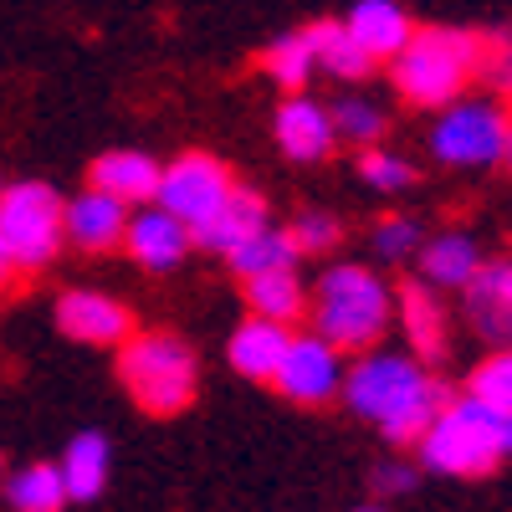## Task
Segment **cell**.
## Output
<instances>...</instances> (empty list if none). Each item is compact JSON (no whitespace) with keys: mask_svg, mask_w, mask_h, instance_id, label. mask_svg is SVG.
I'll use <instances>...</instances> for the list:
<instances>
[{"mask_svg":"<svg viewBox=\"0 0 512 512\" xmlns=\"http://www.w3.org/2000/svg\"><path fill=\"white\" fill-rule=\"evenodd\" d=\"M344 400L390 446H415L425 425L451 405V390L410 354H369L344 374Z\"/></svg>","mask_w":512,"mask_h":512,"instance_id":"obj_1","label":"cell"},{"mask_svg":"<svg viewBox=\"0 0 512 512\" xmlns=\"http://www.w3.org/2000/svg\"><path fill=\"white\" fill-rule=\"evenodd\" d=\"M313 328L323 338H333L344 354H359V349H374L384 333L395 323V292L379 272L359 267V262H338L318 277L313 287Z\"/></svg>","mask_w":512,"mask_h":512,"instance_id":"obj_2","label":"cell"},{"mask_svg":"<svg viewBox=\"0 0 512 512\" xmlns=\"http://www.w3.org/2000/svg\"><path fill=\"white\" fill-rule=\"evenodd\" d=\"M395 88L415 108H446L466 93V82L482 77V41L472 31H415L405 47L390 57Z\"/></svg>","mask_w":512,"mask_h":512,"instance_id":"obj_3","label":"cell"},{"mask_svg":"<svg viewBox=\"0 0 512 512\" xmlns=\"http://www.w3.org/2000/svg\"><path fill=\"white\" fill-rule=\"evenodd\" d=\"M118 379L144 415H180L195 400L200 364L175 333H128L118 344Z\"/></svg>","mask_w":512,"mask_h":512,"instance_id":"obj_4","label":"cell"},{"mask_svg":"<svg viewBox=\"0 0 512 512\" xmlns=\"http://www.w3.org/2000/svg\"><path fill=\"white\" fill-rule=\"evenodd\" d=\"M415 446H420L425 472H441V477H492L497 461H507L497 436L487 431V420L477 415L472 390L451 395V405L425 425V436Z\"/></svg>","mask_w":512,"mask_h":512,"instance_id":"obj_5","label":"cell"},{"mask_svg":"<svg viewBox=\"0 0 512 512\" xmlns=\"http://www.w3.org/2000/svg\"><path fill=\"white\" fill-rule=\"evenodd\" d=\"M62 195L41 180H21L0 190V241L16 272H47L62 251Z\"/></svg>","mask_w":512,"mask_h":512,"instance_id":"obj_6","label":"cell"},{"mask_svg":"<svg viewBox=\"0 0 512 512\" xmlns=\"http://www.w3.org/2000/svg\"><path fill=\"white\" fill-rule=\"evenodd\" d=\"M507 149V108L487 98H456L431 123V154L451 169H487Z\"/></svg>","mask_w":512,"mask_h":512,"instance_id":"obj_7","label":"cell"},{"mask_svg":"<svg viewBox=\"0 0 512 512\" xmlns=\"http://www.w3.org/2000/svg\"><path fill=\"white\" fill-rule=\"evenodd\" d=\"M272 384L292 405H328V400L344 395V349H338L333 338H323L318 328L292 333V344H287Z\"/></svg>","mask_w":512,"mask_h":512,"instance_id":"obj_8","label":"cell"},{"mask_svg":"<svg viewBox=\"0 0 512 512\" xmlns=\"http://www.w3.org/2000/svg\"><path fill=\"white\" fill-rule=\"evenodd\" d=\"M231 169L216 159V154H180V159H169L164 169H159V190H154V200L164 205V210H175V216L195 231L210 210H216L226 195H231Z\"/></svg>","mask_w":512,"mask_h":512,"instance_id":"obj_9","label":"cell"},{"mask_svg":"<svg viewBox=\"0 0 512 512\" xmlns=\"http://www.w3.org/2000/svg\"><path fill=\"white\" fill-rule=\"evenodd\" d=\"M123 246H128V256H134L144 272H175L185 262V251L195 246V231L175 216V210H164L159 200H149V205H139L134 216H128Z\"/></svg>","mask_w":512,"mask_h":512,"instance_id":"obj_10","label":"cell"},{"mask_svg":"<svg viewBox=\"0 0 512 512\" xmlns=\"http://www.w3.org/2000/svg\"><path fill=\"white\" fill-rule=\"evenodd\" d=\"M57 328L67 338H77V344H123L128 333H134V313H128L118 297L108 292H88V287H72L57 297Z\"/></svg>","mask_w":512,"mask_h":512,"instance_id":"obj_11","label":"cell"},{"mask_svg":"<svg viewBox=\"0 0 512 512\" xmlns=\"http://www.w3.org/2000/svg\"><path fill=\"white\" fill-rule=\"evenodd\" d=\"M128 216H134V205L88 185L82 195H72L62 205V231L77 251H113L123 246V231H128Z\"/></svg>","mask_w":512,"mask_h":512,"instance_id":"obj_12","label":"cell"},{"mask_svg":"<svg viewBox=\"0 0 512 512\" xmlns=\"http://www.w3.org/2000/svg\"><path fill=\"white\" fill-rule=\"evenodd\" d=\"M272 134H277V149H282L292 164H318V159H328L333 144H338L333 108H323V103L308 98V93H292V98L277 108Z\"/></svg>","mask_w":512,"mask_h":512,"instance_id":"obj_13","label":"cell"},{"mask_svg":"<svg viewBox=\"0 0 512 512\" xmlns=\"http://www.w3.org/2000/svg\"><path fill=\"white\" fill-rule=\"evenodd\" d=\"M395 313H400V328H405V338H410V354H415L420 364H441L446 349H451V338H446V308H441L436 287L425 282V277L405 282V287L395 292Z\"/></svg>","mask_w":512,"mask_h":512,"instance_id":"obj_14","label":"cell"},{"mask_svg":"<svg viewBox=\"0 0 512 512\" xmlns=\"http://www.w3.org/2000/svg\"><path fill=\"white\" fill-rule=\"evenodd\" d=\"M461 292H466V318L477 323V333L492 338V344H512V262L507 256L482 262Z\"/></svg>","mask_w":512,"mask_h":512,"instance_id":"obj_15","label":"cell"},{"mask_svg":"<svg viewBox=\"0 0 512 512\" xmlns=\"http://www.w3.org/2000/svg\"><path fill=\"white\" fill-rule=\"evenodd\" d=\"M262 226H272L267 221V200L256 190H246V185H231V195L195 226V246L216 251V256H231L246 236H256Z\"/></svg>","mask_w":512,"mask_h":512,"instance_id":"obj_16","label":"cell"},{"mask_svg":"<svg viewBox=\"0 0 512 512\" xmlns=\"http://www.w3.org/2000/svg\"><path fill=\"white\" fill-rule=\"evenodd\" d=\"M287 344H292V328H287V323L251 313V318L231 333L226 359H231V369H236V374H246V379H256V384H272V374H277V364H282Z\"/></svg>","mask_w":512,"mask_h":512,"instance_id":"obj_17","label":"cell"},{"mask_svg":"<svg viewBox=\"0 0 512 512\" xmlns=\"http://www.w3.org/2000/svg\"><path fill=\"white\" fill-rule=\"evenodd\" d=\"M159 169L164 164L154 154H144V149H108V154L93 159L88 185H98V190H108V195H118L128 205H149L154 190H159Z\"/></svg>","mask_w":512,"mask_h":512,"instance_id":"obj_18","label":"cell"},{"mask_svg":"<svg viewBox=\"0 0 512 512\" xmlns=\"http://www.w3.org/2000/svg\"><path fill=\"white\" fill-rule=\"evenodd\" d=\"M487 262L482 246L472 231H441V236H425L415 251V267L431 287H466L477 277V267Z\"/></svg>","mask_w":512,"mask_h":512,"instance_id":"obj_19","label":"cell"},{"mask_svg":"<svg viewBox=\"0 0 512 512\" xmlns=\"http://www.w3.org/2000/svg\"><path fill=\"white\" fill-rule=\"evenodd\" d=\"M344 26L359 36V47H364L374 62H390L405 41L415 36L410 16L395 6V0H354V11L344 16Z\"/></svg>","mask_w":512,"mask_h":512,"instance_id":"obj_20","label":"cell"},{"mask_svg":"<svg viewBox=\"0 0 512 512\" xmlns=\"http://www.w3.org/2000/svg\"><path fill=\"white\" fill-rule=\"evenodd\" d=\"M57 466H62V482H67V497H72V502H98L103 487H108V472H113L108 436H103V431L72 436V446L62 451Z\"/></svg>","mask_w":512,"mask_h":512,"instance_id":"obj_21","label":"cell"},{"mask_svg":"<svg viewBox=\"0 0 512 512\" xmlns=\"http://www.w3.org/2000/svg\"><path fill=\"white\" fill-rule=\"evenodd\" d=\"M246 308L262 313V318H277V323H303L308 313V292L297 282V267H282V272H256L246 277Z\"/></svg>","mask_w":512,"mask_h":512,"instance_id":"obj_22","label":"cell"},{"mask_svg":"<svg viewBox=\"0 0 512 512\" xmlns=\"http://www.w3.org/2000/svg\"><path fill=\"white\" fill-rule=\"evenodd\" d=\"M308 36H313L318 67H323L328 77H344V82H359V77H369L374 57L359 47V36H354L344 21H318V26H308Z\"/></svg>","mask_w":512,"mask_h":512,"instance_id":"obj_23","label":"cell"},{"mask_svg":"<svg viewBox=\"0 0 512 512\" xmlns=\"http://www.w3.org/2000/svg\"><path fill=\"white\" fill-rule=\"evenodd\" d=\"M6 502L16 512H62L72 497H67V482H62V466L52 461H31L21 472H11L6 482Z\"/></svg>","mask_w":512,"mask_h":512,"instance_id":"obj_24","label":"cell"},{"mask_svg":"<svg viewBox=\"0 0 512 512\" xmlns=\"http://www.w3.org/2000/svg\"><path fill=\"white\" fill-rule=\"evenodd\" d=\"M297 241H292V231H272V226H262L256 236H246L226 262H231V272L246 282V277H256V272H282V267H297Z\"/></svg>","mask_w":512,"mask_h":512,"instance_id":"obj_25","label":"cell"},{"mask_svg":"<svg viewBox=\"0 0 512 512\" xmlns=\"http://www.w3.org/2000/svg\"><path fill=\"white\" fill-rule=\"evenodd\" d=\"M262 67H267L272 82H282L287 93H303V88H308V77L318 72L313 36H308V31H287V36H277L272 47L262 52Z\"/></svg>","mask_w":512,"mask_h":512,"instance_id":"obj_26","label":"cell"},{"mask_svg":"<svg viewBox=\"0 0 512 512\" xmlns=\"http://www.w3.org/2000/svg\"><path fill=\"white\" fill-rule=\"evenodd\" d=\"M333 128H338V139H349V144L369 149V144L384 139L390 118H384V108L369 103V98H338V103H333Z\"/></svg>","mask_w":512,"mask_h":512,"instance_id":"obj_27","label":"cell"},{"mask_svg":"<svg viewBox=\"0 0 512 512\" xmlns=\"http://www.w3.org/2000/svg\"><path fill=\"white\" fill-rule=\"evenodd\" d=\"M359 175H364V185H374V190H384V195H400V190L415 185L410 159H400L395 149H379V144H369V149L359 154Z\"/></svg>","mask_w":512,"mask_h":512,"instance_id":"obj_28","label":"cell"},{"mask_svg":"<svg viewBox=\"0 0 512 512\" xmlns=\"http://www.w3.org/2000/svg\"><path fill=\"white\" fill-rule=\"evenodd\" d=\"M466 390L492 405H512V344H502L492 359H482L472 369V379H466Z\"/></svg>","mask_w":512,"mask_h":512,"instance_id":"obj_29","label":"cell"},{"mask_svg":"<svg viewBox=\"0 0 512 512\" xmlns=\"http://www.w3.org/2000/svg\"><path fill=\"white\" fill-rule=\"evenodd\" d=\"M425 241V226L415 216H384L374 226V251L384 256V262H405V256H415Z\"/></svg>","mask_w":512,"mask_h":512,"instance_id":"obj_30","label":"cell"},{"mask_svg":"<svg viewBox=\"0 0 512 512\" xmlns=\"http://www.w3.org/2000/svg\"><path fill=\"white\" fill-rule=\"evenodd\" d=\"M292 241H297V251H333L344 241V226H338V216H328V210H303V216L292 221Z\"/></svg>","mask_w":512,"mask_h":512,"instance_id":"obj_31","label":"cell"},{"mask_svg":"<svg viewBox=\"0 0 512 512\" xmlns=\"http://www.w3.org/2000/svg\"><path fill=\"white\" fill-rule=\"evenodd\" d=\"M482 77L492 88L512 93V47L507 41H482Z\"/></svg>","mask_w":512,"mask_h":512,"instance_id":"obj_32","label":"cell"},{"mask_svg":"<svg viewBox=\"0 0 512 512\" xmlns=\"http://www.w3.org/2000/svg\"><path fill=\"white\" fill-rule=\"evenodd\" d=\"M415 482H420V472H415V466H405V461L374 466V492H410Z\"/></svg>","mask_w":512,"mask_h":512,"instance_id":"obj_33","label":"cell"},{"mask_svg":"<svg viewBox=\"0 0 512 512\" xmlns=\"http://www.w3.org/2000/svg\"><path fill=\"white\" fill-rule=\"evenodd\" d=\"M16 277V262H11V251H6V241H0V287H6Z\"/></svg>","mask_w":512,"mask_h":512,"instance_id":"obj_34","label":"cell"},{"mask_svg":"<svg viewBox=\"0 0 512 512\" xmlns=\"http://www.w3.org/2000/svg\"><path fill=\"white\" fill-rule=\"evenodd\" d=\"M502 164H512V118H507V149H502Z\"/></svg>","mask_w":512,"mask_h":512,"instance_id":"obj_35","label":"cell"},{"mask_svg":"<svg viewBox=\"0 0 512 512\" xmlns=\"http://www.w3.org/2000/svg\"><path fill=\"white\" fill-rule=\"evenodd\" d=\"M0 472H6V461H0Z\"/></svg>","mask_w":512,"mask_h":512,"instance_id":"obj_36","label":"cell"},{"mask_svg":"<svg viewBox=\"0 0 512 512\" xmlns=\"http://www.w3.org/2000/svg\"><path fill=\"white\" fill-rule=\"evenodd\" d=\"M0 190H6V180H0Z\"/></svg>","mask_w":512,"mask_h":512,"instance_id":"obj_37","label":"cell"}]
</instances>
